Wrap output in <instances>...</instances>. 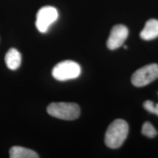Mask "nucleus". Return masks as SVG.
Listing matches in <instances>:
<instances>
[{"instance_id":"3","label":"nucleus","mask_w":158,"mask_h":158,"mask_svg":"<svg viewBox=\"0 0 158 158\" xmlns=\"http://www.w3.org/2000/svg\"><path fill=\"white\" fill-rule=\"evenodd\" d=\"M81 69L78 63L71 60L59 62L52 70V76L57 81L72 80L80 76Z\"/></svg>"},{"instance_id":"12","label":"nucleus","mask_w":158,"mask_h":158,"mask_svg":"<svg viewBox=\"0 0 158 158\" xmlns=\"http://www.w3.org/2000/svg\"><path fill=\"white\" fill-rule=\"evenodd\" d=\"M153 114H155L156 115L158 116V104L155 105V107H154Z\"/></svg>"},{"instance_id":"8","label":"nucleus","mask_w":158,"mask_h":158,"mask_svg":"<svg viewBox=\"0 0 158 158\" xmlns=\"http://www.w3.org/2000/svg\"><path fill=\"white\" fill-rule=\"evenodd\" d=\"M5 63L10 70H15L20 67L21 63V54L17 49L10 48L5 55Z\"/></svg>"},{"instance_id":"1","label":"nucleus","mask_w":158,"mask_h":158,"mask_svg":"<svg viewBox=\"0 0 158 158\" xmlns=\"http://www.w3.org/2000/svg\"><path fill=\"white\" fill-rule=\"evenodd\" d=\"M129 126L123 119H116L110 124L105 135V143L110 149L120 147L127 137Z\"/></svg>"},{"instance_id":"4","label":"nucleus","mask_w":158,"mask_h":158,"mask_svg":"<svg viewBox=\"0 0 158 158\" xmlns=\"http://www.w3.org/2000/svg\"><path fill=\"white\" fill-rule=\"evenodd\" d=\"M158 78V64H151L138 69L132 76V83L137 87L147 86Z\"/></svg>"},{"instance_id":"5","label":"nucleus","mask_w":158,"mask_h":158,"mask_svg":"<svg viewBox=\"0 0 158 158\" xmlns=\"http://www.w3.org/2000/svg\"><path fill=\"white\" fill-rule=\"evenodd\" d=\"M59 13L57 10L51 6H45L37 12L36 16L37 29L41 33H45L49 27L58 19Z\"/></svg>"},{"instance_id":"9","label":"nucleus","mask_w":158,"mask_h":158,"mask_svg":"<svg viewBox=\"0 0 158 158\" xmlns=\"http://www.w3.org/2000/svg\"><path fill=\"white\" fill-rule=\"evenodd\" d=\"M10 158H38L39 156L33 150L22 147H13L10 149Z\"/></svg>"},{"instance_id":"11","label":"nucleus","mask_w":158,"mask_h":158,"mask_svg":"<svg viewBox=\"0 0 158 158\" xmlns=\"http://www.w3.org/2000/svg\"><path fill=\"white\" fill-rule=\"evenodd\" d=\"M143 107L147 111H149V113L153 114L155 104H154V102L152 101H150V100H147V101H145L143 103Z\"/></svg>"},{"instance_id":"7","label":"nucleus","mask_w":158,"mask_h":158,"mask_svg":"<svg viewBox=\"0 0 158 158\" xmlns=\"http://www.w3.org/2000/svg\"><path fill=\"white\" fill-rule=\"evenodd\" d=\"M140 36L144 40H152L158 37V21L150 19L146 23L145 27L140 33Z\"/></svg>"},{"instance_id":"2","label":"nucleus","mask_w":158,"mask_h":158,"mask_svg":"<svg viewBox=\"0 0 158 158\" xmlns=\"http://www.w3.org/2000/svg\"><path fill=\"white\" fill-rule=\"evenodd\" d=\"M49 115L63 120H74L80 116L81 110L74 102H52L47 108Z\"/></svg>"},{"instance_id":"10","label":"nucleus","mask_w":158,"mask_h":158,"mask_svg":"<svg viewBox=\"0 0 158 158\" xmlns=\"http://www.w3.org/2000/svg\"><path fill=\"white\" fill-rule=\"evenodd\" d=\"M141 131L144 135L149 138H154L157 134V130L153 127L152 124H150L149 122H145L143 124Z\"/></svg>"},{"instance_id":"6","label":"nucleus","mask_w":158,"mask_h":158,"mask_svg":"<svg viewBox=\"0 0 158 158\" xmlns=\"http://www.w3.org/2000/svg\"><path fill=\"white\" fill-rule=\"evenodd\" d=\"M128 36V29L125 26L118 24L114 26L110 31L107 40V47L110 50L121 47Z\"/></svg>"}]
</instances>
